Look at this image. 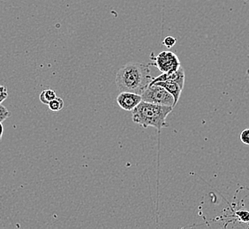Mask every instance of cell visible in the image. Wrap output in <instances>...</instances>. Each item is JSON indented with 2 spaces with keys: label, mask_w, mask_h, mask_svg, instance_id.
<instances>
[{
  "label": "cell",
  "mask_w": 249,
  "mask_h": 229,
  "mask_svg": "<svg viewBox=\"0 0 249 229\" xmlns=\"http://www.w3.org/2000/svg\"><path fill=\"white\" fill-rule=\"evenodd\" d=\"M152 80L149 65L142 63L130 62L118 71L115 82L120 92H130L141 96Z\"/></svg>",
  "instance_id": "cell-1"
},
{
  "label": "cell",
  "mask_w": 249,
  "mask_h": 229,
  "mask_svg": "<svg viewBox=\"0 0 249 229\" xmlns=\"http://www.w3.org/2000/svg\"><path fill=\"white\" fill-rule=\"evenodd\" d=\"M171 106L154 104L142 100L138 105L132 110L133 121L143 128L154 127L160 132L162 128L168 127L166 117L173 111Z\"/></svg>",
  "instance_id": "cell-2"
},
{
  "label": "cell",
  "mask_w": 249,
  "mask_h": 229,
  "mask_svg": "<svg viewBox=\"0 0 249 229\" xmlns=\"http://www.w3.org/2000/svg\"><path fill=\"white\" fill-rule=\"evenodd\" d=\"M141 96L143 101L159 105L171 106L173 108L175 107L173 96L163 86H158L157 84L149 85Z\"/></svg>",
  "instance_id": "cell-3"
},
{
  "label": "cell",
  "mask_w": 249,
  "mask_h": 229,
  "mask_svg": "<svg viewBox=\"0 0 249 229\" xmlns=\"http://www.w3.org/2000/svg\"><path fill=\"white\" fill-rule=\"evenodd\" d=\"M150 59L152 60V65L158 67V70L163 73L177 71L181 66L179 58L172 51H162L157 57H155L152 52L150 55Z\"/></svg>",
  "instance_id": "cell-4"
},
{
  "label": "cell",
  "mask_w": 249,
  "mask_h": 229,
  "mask_svg": "<svg viewBox=\"0 0 249 229\" xmlns=\"http://www.w3.org/2000/svg\"><path fill=\"white\" fill-rule=\"evenodd\" d=\"M142 100V96L130 92H121L117 97L118 104L126 111H132Z\"/></svg>",
  "instance_id": "cell-5"
},
{
  "label": "cell",
  "mask_w": 249,
  "mask_h": 229,
  "mask_svg": "<svg viewBox=\"0 0 249 229\" xmlns=\"http://www.w3.org/2000/svg\"><path fill=\"white\" fill-rule=\"evenodd\" d=\"M185 71L183 69L182 66L179 67L177 71L174 72H165L161 75L155 78L152 80V82H150V84H154L156 82H176L179 86L184 88L185 85ZM149 84V85H150Z\"/></svg>",
  "instance_id": "cell-6"
},
{
  "label": "cell",
  "mask_w": 249,
  "mask_h": 229,
  "mask_svg": "<svg viewBox=\"0 0 249 229\" xmlns=\"http://www.w3.org/2000/svg\"><path fill=\"white\" fill-rule=\"evenodd\" d=\"M154 84L163 86L165 90H167L174 98V106L177 105L178 101L180 98V95L183 90L181 86H179L176 82H158ZM150 85H152V84H150Z\"/></svg>",
  "instance_id": "cell-7"
},
{
  "label": "cell",
  "mask_w": 249,
  "mask_h": 229,
  "mask_svg": "<svg viewBox=\"0 0 249 229\" xmlns=\"http://www.w3.org/2000/svg\"><path fill=\"white\" fill-rule=\"evenodd\" d=\"M56 97H57V96H56L55 91L52 90V89H45L41 93L39 98H40V100H41L42 103L45 104V105H48L50 101H52Z\"/></svg>",
  "instance_id": "cell-8"
},
{
  "label": "cell",
  "mask_w": 249,
  "mask_h": 229,
  "mask_svg": "<svg viewBox=\"0 0 249 229\" xmlns=\"http://www.w3.org/2000/svg\"><path fill=\"white\" fill-rule=\"evenodd\" d=\"M48 106L49 109L52 110V111L58 112V111H60L64 108V100L61 98H59V97H56L52 101H50Z\"/></svg>",
  "instance_id": "cell-9"
},
{
  "label": "cell",
  "mask_w": 249,
  "mask_h": 229,
  "mask_svg": "<svg viewBox=\"0 0 249 229\" xmlns=\"http://www.w3.org/2000/svg\"><path fill=\"white\" fill-rule=\"evenodd\" d=\"M235 216L243 223H249V212L246 210H239L235 212Z\"/></svg>",
  "instance_id": "cell-10"
},
{
  "label": "cell",
  "mask_w": 249,
  "mask_h": 229,
  "mask_svg": "<svg viewBox=\"0 0 249 229\" xmlns=\"http://www.w3.org/2000/svg\"><path fill=\"white\" fill-rule=\"evenodd\" d=\"M11 115V112L5 107L0 104V122L3 123L5 120L7 119Z\"/></svg>",
  "instance_id": "cell-11"
},
{
  "label": "cell",
  "mask_w": 249,
  "mask_h": 229,
  "mask_svg": "<svg viewBox=\"0 0 249 229\" xmlns=\"http://www.w3.org/2000/svg\"><path fill=\"white\" fill-rule=\"evenodd\" d=\"M240 139L244 145L249 146V129H245L241 131Z\"/></svg>",
  "instance_id": "cell-12"
},
{
  "label": "cell",
  "mask_w": 249,
  "mask_h": 229,
  "mask_svg": "<svg viewBox=\"0 0 249 229\" xmlns=\"http://www.w3.org/2000/svg\"><path fill=\"white\" fill-rule=\"evenodd\" d=\"M163 44L167 48H173V46L176 44V39L173 36H167L163 40Z\"/></svg>",
  "instance_id": "cell-13"
},
{
  "label": "cell",
  "mask_w": 249,
  "mask_h": 229,
  "mask_svg": "<svg viewBox=\"0 0 249 229\" xmlns=\"http://www.w3.org/2000/svg\"><path fill=\"white\" fill-rule=\"evenodd\" d=\"M8 97L7 88L5 86H0V104Z\"/></svg>",
  "instance_id": "cell-14"
},
{
  "label": "cell",
  "mask_w": 249,
  "mask_h": 229,
  "mask_svg": "<svg viewBox=\"0 0 249 229\" xmlns=\"http://www.w3.org/2000/svg\"><path fill=\"white\" fill-rule=\"evenodd\" d=\"M4 133V127H3V124L0 122V140L2 139V136Z\"/></svg>",
  "instance_id": "cell-15"
}]
</instances>
